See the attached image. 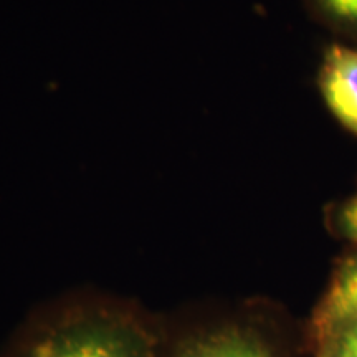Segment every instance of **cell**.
<instances>
[{
  "label": "cell",
  "mask_w": 357,
  "mask_h": 357,
  "mask_svg": "<svg viewBox=\"0 0 357 357\" xmlns=\"http://www.w3.org/2000/svg\"><path fill=\"white\" fill-rule=\"evenodd\" d=\"M164 357H281L250 321L202 319L177 311L164 316Z\"/></svg>",
  "instance_id": "cell-2"
},
{
  "label": "cell",
  "mask_w": 357,
  "mask_h": 357,
  "mask_svg": "<svg viewBox=\"0 0 357 357\" xmlns=\"http://www.w3.org/2000/svg\"><path fill=\"white\" fill-rule=\"evenodd\" d=\"M318 319L329 329L357 328V255L339 266L321 303Z\"/></svg>",
  "instance_id": "cell-4"
},
{
  "label": "cell",
  "mask_w": 357,
  "mask_h": 357,
  "mask_svg": "<svg viewBox=\"0 0 357 357\" xmlns=\"http://www.w3.org/2000/svg\"><path fill=\"white\" fill-rule=\"evenodd\" d=\"M0 357H164V316L131 298L75 289L35 306Z\"/></svg>",
  "instance_id": "cell-1"
},
{
  "label": "cell",
  "mask_w": 357,
  "mask_h": 357,
  "mask_svg": "<svg viewBox=\"0 0 357 357\" xmlns=\"http://www.w3.org/2000/svg\"><path fill=\"white\" fill-rule=\"evenodd\" d=\"M314 19L357 42V0H303Z\"/></svg>",
  "instance_id": "cell-5"
},
{
  "label": "cell",
  "mask_w": 357,
  "mask_h": 357,
  "mask_svg": "<svg viewBox=\"0 0 357 357\" xmlns=\"http://www.w3.org/2000/svg\"><path fill=\"white\" fill-rule=\"evenodd\" d=\"M324 105L357 137V50L342 43L326 48L318 75Z\"/></svg>",
  "instance_id": "cell-3"
},
{
  "label": "cell",
  "mask_w": 357,
  "mask_h": 357,
  "mask_svg": "<svg viewBox=\"0 0 357 357\" xmlns=\"http://www.w3.org/2000/svg\"><path fill=\"white\" fill-rule=\"evenodd\" d=\"M336 222L341 234L357 243V194L339 207Z\"/></svg>",
  "instance_id": "cell-7"
},
{
  "label": "cell",
  "mask_w": 357,
  "mask_h": 357,
  "mask_svg": "<svg viewBox=\"0 0 357 357\" xmlns=\"http://www.w3.org/2000/svg\"><path fill=\"white\" fill-rule=\"evenodd\" d=\"M323 357H357V328L334 329L328 356Z\"/></svg>",
  "instance_id": "cell-6"
}]
</instances>
